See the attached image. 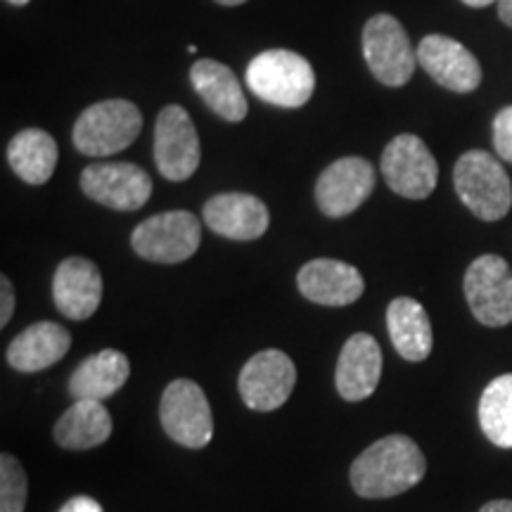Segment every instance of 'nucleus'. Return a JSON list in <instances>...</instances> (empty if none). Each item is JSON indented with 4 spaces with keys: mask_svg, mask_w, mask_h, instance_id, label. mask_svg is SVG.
Returning a JSON list of instances; mask_svg holds the SVG:
<instances>
[{
    "mask_svg": "<svg viewBox=\"0 0 512 512\" xmlns=\"http://www.w3.org/2000/svg\"><path fill=\"white\" fill-rule=\"evenodd\" d=\"M472 316L486 328L512 323V268L496 254H484L470 264L463 280Z\"/></svg>",
    "mask_w": 512,
    "mask_h": 512,
    "instance_id": "8",
    "label": "nucleus"
},
{
    "mask_svg": "<svg viewBox=\"0 0 512 512\" xmlns=\"http://www.w3.org/2000/svg\"><path fill=\"white\" fill-rule=\"evenodd\" d=\"M494 147L498 157L512 164V105L503 107L494 119Z\"/></svg>",
    "mask_w": 512,
    "mask_h": 512,
    "instance_id": "27",
    "label": "nucleus"
},
{
    "mask_svg": "<svg viewBox=\"0 0 512 512\" xmlns=\"http://www.w3.org/2000/svg\"><path fill=\"white\" fill-rule=\"evenodd\" d=\"M60 512H102V505L91 496H76L64 503Z\"/></svg>",
    "mask_w": 512,
    "mask_h": 512,
    "instance_id": "29",
    "label": "nucleus"
},
{
    "mask_svg": "<svg viewBox=\"0 0 512 512\" xmlns=\"http://www.w3.org/2000/svg\"><path fill=\"white\" fill-rule=\"evenodd\" d=\"M382 377V349L375 337L356 332L339 351L335 387L344 401H363L375 394Z\"/></svg>",
    "mask_w": 512,
    "mask_h": 512,
    "instance_id": "17",
    "label": "nucleus"
},
{
    "mask_svg": "<svg viewBox=\"0 0 512 512\" xmlns=\"http://www.w3.org/2000/svg\"><path fill=\"white\" fill-rule=\"evenodd\" d=\"M216 3L219 5H242V3H247V0H216Z\"/></svg>",
    "mask_w": 512,
    "mask_h": 512,
    "instance_id": "33",
    "label": "nucleus"
},
{
    "mask_svg": "<svg viewBox=\"0 0 512 512\" xmlns=\"http://www.w3.org/2000/svg\"><path fill=\"white\" fill-rule=\"evenodd\" d=\"M297 287L313 304L349 306L361 299L366 283L356 266L337 259H313L299 271Z\"/></svg>",
    "mask_w": 512,
    "mask_h": 512,
    "instance_id": "18",
    "label": "nucleus"
},
{
    "mask_svg": "<svg viewBox=\"0 0 512 512\" xmlns=\"http://www.w3.org/2000/svg\"><path fill=\"white\" fill-rule=\"evenodd\" d=\"M498 17L503 19V24L512 27V0H498Z\"/></svg>",
    "mask_w": 512,
    "mask_h": 512,
    "instance_id": "30",
    "label": "nucleus"
},
{
    "mask_svg": "<svg viewBox=\"0 0 512 512\" xmlns=\"http://www.w3.org/2000/svg\"><path fill=\"white\" fill-rule=\"evenodd\" d=\"M81 190L107 209L136 211L152 197V178L131 162H98L83 169Z\"/></svg>",
    "mask_w": 512,
    "mask_h": 512,
    "instance_id": "12",
    "label": "nucleus"
},
{
    "mask_svg": "<svg viewBox=\"0 0 512 512\" xmlns=\"http://www.w3.org/2000/svg\"><path fill=\"white\" fill-rule=\"evenodd\" d=\"M164 432L185 448H204L214 437V415L207 394L197 382L174 380L159 401Z\"/></svg>",
    "mask_w": 512,
    "mask_h": 512,
    "instance_id": "7",
    "label": "nucleus"
},
{
    "mask_svg": "<svg viewBox=\"0 0 512 512\" xmlns=\"http://www.w3.org/2000/svg\"><path fill=\"white\" fill-rule=\"evenodd\" d=\"M479 427L498 448H512V373L486 384L479 399Z\"/></svg>",
    "mask_w": 512,
    "mask_h": 512,
    "instance_id": "25",
    "label": "nucleus"
},
{
    "mask_svg": "<svg viewBox=\"0 0 512 512\" xmlns=\"http://www.w3.org/2000/svg\"><path fill=\"white\" fill-rule=\"evenodd\" d=\"M190 81L200 93L204 105L221 119L238 124L247 117L249 105L242 86L226 64L216 60H197L190 69Z\"/></svg>",
    "mask_w": 512,
    "mask_h": 512,
    "instance_id": "20",
    "label": "nucleus"
},
{
    "mask_svg": "<svg viewBox=\"0 0 512 512\" xmlns=\"http://www.w3.org/2000/svg\"><path fill=\"white\" fill-rule=\"evenodd\" d=\"M247 86L268 105L297 110L311 100L316 74L311 62L292 50H266L247 67Z\"/></svg>",
    "mask_w": 512,
    "mask_h": 512,
    "instance_id": "2",
    "label": "nucleus"
},
{
    "mask_svg": "<svg viewBox=\"0 0 512 512\" xmlns=\"http://www.w3.org/2000/svg\"><path fill=\"white\" fill-rule=\"evenodd\" d=\"M202 228L190 211H164L133 230L131 247L152 264H181L200 249Z\"/></svg>",
    "mask_w": 512,
    "mask_h": 512,
    "instance_id": "5",
    "label": "nucleus"
},
{
    "mask_svg": "<svg viewBox=\"0 0 512 512\" xmlns=\"http://www.w3.org/2000/svg\"><path fill=\"white\" fill-rule=\"evenodd\" d=\"M387 330L394 349L411 363L425 361L432 354V323L425 306L411 297H396L387 309Z\"/></svg>",
    "mask_w": 512,
    "mask_h": 512,
    "instance_id": "23",
    "label": "nucleus"
},
{
    "mask_svg": "<svg viewBox=\"0 0 512 512\" xmlns=\"http://www.w3.org/2000/svg\"><path fill=\"white\" fill-rule=\"evenodd\" d=\"M29 498L27 472L10 453L0 456V512H24Z\"/></svg>",
    "mask_w": 512,
    "mask_h": 512,
    "instance_id": "26",
    "label": "nucleus"
},
{
    "mask_svg": "<svg viewBox=\"0 0 512 512\" xmlns=\"http://www.w3.org/2000/svg\"><path fill=\"white\" fill-rule=\"evenodd\" d=\"M363 55L370 72L389 88L406 86L413 79L418 53H413L411 38L399 19L392 15H375L363 29Z\"/></svg>",
    "mask_w": 512,
    "mask_h": 512,
    "instance_id": "6",
    "label": "nucleus"
},
{
    "mask_svg": "<svg viewBox=\"0 0 512 512\" xmlns=\"http://www.w3.org/2000/svg\"><path fill=\"white\" fill-rule=\"evenodd\" d=\"M57 143L48 131L27 128L19 131L8 145V162L12 171L29 185H46L55 174Z\"/></svg>",
    "mask_w": 512,
    "mask_h": 512,
    "instance_id": "24",
    "label": "nucleus"
},
{
    "mask_svg": "<svg viewBox=\"0 0 512 512\" xmlns=\"http://www.w3.org/2000/svg\"><path fill=\"white\" fill-rule=\"evenodd\" d=\"M57 311L69 320H88L102 302V275L91 259L69 256L53 275Z\"/></svg>",
    "mask_w": 512,
    "mask_h": 512,
    "instance_id": "16",
    "label": "nucleus"
},
{
    "mask_svg": "<svg viewBox=\"0 0 512 512\" xmlns=\"http://www.w3.org/2000/svg\"><path fill=\"white\" fill-rule=\"evenodd\" d=\"M204 223L216 235L238 242L259 240L271 226V214L259 197L247 192H221L204 204Z\"/></svg>",
    "mask_w": 512,
    "mask_h": 512,
    "instance_id": "15",
    "label": "nucleus"
},
{
    "mask_svg": "<svg viewBox=\"0 0 512 512\" xmlns=\"http://www.w3.org/2000/svg\"><path fill=\"white\" fill-rule=\"evenodd\" d=\"M463 3L470 5V8H486V5L498 3V0H463Z\"/></svg>",
    "mask_w": 512,
    "mask_h": 512,
    "instance_id": "32",
    "label": "nucleus"
},
{
    "mask_svg": "<svg viewBox=\"0 0 512 512\" xmlns=\"http://www.w3.org/2000/svg\"><path fill=\"white\" fill-rule=\"evenodd\" d=\"M8 3H10V5H17V8H22V5H27L29 0H8Z\"/></svg>",
    "mask_w": 512,
    "mask_h": 512,
    "instance_id": "34",
    "label": "nucleus"
},
{
    "mask_svg": "<svg viewBox=\"0 0 512 512\" xmlns=\"http://www.w3.org/2000/svg\"><path fill=\"white\" fill-rule=\"evenodd\" d=\"M453 185L460 202L477 219L501 221L512 207V183L501 162L484 150H470L456 162Z\"/></svg>",
    "mask_w": 512,
    "mask_h": 512,
    "instance_id": "3",
    "label": "nucleus"
},
{
    "mask_svg": "<svg viewBox=\"0 0 512 512\" xmlns=\"http://www.w3.org/2000/svg\"><path fill=\"white\" fill-rule=\"evenodd\" d=\"M128 377H131V363L126 354L117 349H102L79 363V368L69 377V394L76 401L110 399L124 387Z\"/></svg>",
    "mask_w": 512,
    "mask_h": 512,
    "instance_id": "22",
    "label": "nucleus"
},
{
    "mask_svg": "<svg viewBox=\"0 0 512 512\" xmlns=\"http://www.w3.org/2000/svg\"><path fill=\"white\" fill-rule=\"evenodd\" d=\"M0 302H3L0 304V328H5L15 313V287H12L8 275L0 278Z\"/></svg>",
    "mask_w": 512,
    "mask_h": 512,
    "instance_id": "28",
    "label": "nucleus"
},
{
    "mask_svg": "<svg viewBox=\"0 0 512 512\" xmlns=\"http://www.w3.org/2000/svg\"><path fill=\"white\" fill-rule=\"evenodd\" d=\"M375 190V169L363 157L332 162L316 181V202L330 219L354 214Z\"/></svg>",
    "mask_w": 512,
    "mask_h": 512,
    "instance_id": "13",
    "label": "nucleus"
},
{
    "mask_svg": "<svg viewBox=\"0 0 512 512\" xmlns=\"http://www.w3.org/2000/svg\"><path fill=\"white\" fill-rule=\"evenodd\" d=\"M418 62L439 86L453 93H472L482 83V67L477 57L463 43L453 38L432 34L418 46Z\"/></svg>",
    "mask_w": 512,
    "mask_h": 512,
    "instance_id": "14",
    "label": "nucleus"
},
{
    "mask_svg": "<svg viewBox=\"0 0 512 512\" xmlns=\"http://www.w3.org/2000/svg\"><path fill=\"white\" fill-rule=\"evenodd\" d=\"M427 475V458L406 434L377 439L351 463L349 479L361 498H394L418 486Z\"/></svg>",
    "mask_w": 512,
    "mask_h": 512,
    "instance_id": "1",
    "label": "nucleus"
},
{
    "mask_svg": "<svg viewBox=\"0 0 512 512\" xmlns=\"http://www.w3.org/2000/svg\"><path fill=\"white\" fill-rule=\"evenodd\" d=\"M69 347H72V335L60 323H50V320H41V323L29 325L12 339L5 358H8L10 368L19 370V373H41L57 361L67 356Z\"/></svg>",
    "mask_w": 512,
    "mask_h": 512,
    "instance_id": "19",
    "label": "nucleus"
},
{
    "mask_svg": "<svg viewBox=\"0 0 512 512\" xmlns=\"http://www.w3.org/2000/svg\"><path fill=\"white\" fill-rule=\"evenodd\" d=\"M143 131V114L128 100H102L81 112L72 138L88 157H110L126 150Z\"/></svg>",
    "mask_w": 512,
    "mask_h": 512,
    "instance_id": "4",
    "label": "nucleus"
},
{
    "mask_svg": "<svg viewBox=\"0 0 512 512\" xmlns=\"http://www.w3.org/2000/svg\"><path fill=\"white\" fill-rule=\"evenodd\" d=\"M382 176L396 195L408 200H427L437 188L439 164L422 138L401 133L384 147Z\"/></svg>",
    "mask_w": 512,
    "mask_h": 512,
    "instance_id": "9",
    "label": "nucleus"
},
{
    "mask_svg": "<svg viewBox=\"0 0 512 512\" xmlns=\"http://www.w3.org/2000/svg\"><path fill=\"white\" fill-rule=\"evenodd\" d=\"M200 138L190 114L181 105H169L159 112L155 126V162L166 181H188L200 169Z\"/></svg>",
    "mask_w": 512,
    "mask_h": 512,
    "instance_id": "11",
    "label": "nucleus"
},
{
    "mask_svg": "<svg viewBox=\"0 0 512 512\" xmlns=\"http://www.w3.org/2000/svg\"><path fill=\"white\" fill-rule=\"evenodd\" d=\"M479 512H512V501H491Z\"/></svg>",
    "mask_w": 512,
    "mask_h": 512,
    "instance_id": "31",
    "label": "nucleus"
},
{
    "mask_svg": "<svg viewBox=\"0 0 512 512\" xmlns=\"http://www.w3.org/2000/svg\"><path fill=\"white\" fill-rule=\"evenodd\" d=\"M53 437L64 451H88L112 437V418L102 401H74L55 422Z\"/></svg>",
    "mask_w": 512,
    "mask_h": 512,
    "instance_id": "21",
    "label": "nucleus"
},
{
    "mask_svg": "<svg viewBox=\"0 0 512 512\" xmlns=\"http://www.w3.org/2000/svg\"><path fill=\"white\" fill-rule=\"evenodd\" d=\"M297 384L294 361L280 349H264L254 354L240 370L238 389L247 408L259 413L278 411L285 406Z\"/></svg>",
    "mask_w": 512,
    "mask_h": 512,
    "instance_id": "10",
    "label": "nucleus"
}]
</instances>
